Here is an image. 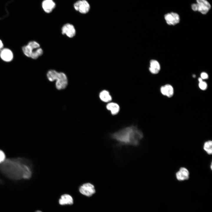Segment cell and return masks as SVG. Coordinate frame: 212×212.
Instances as JSON below:
<instances>
[{"label": "cell", "mask_w": 212, "mask_h": 212, "mask_svg": "<svg viewBox=\"0 0 212 212\" xmlns=\"http://www.w3.org/2000/svg\"><path fill=\"white\" fill-rule=\"evenodd\" d=\"M160 90L161 93L163 95L169 98L172 97L174 95V88L170 84H167L162 86Z\"/></svg>", "instance_id": "8fae6325"}, {"label": "cell", "mask_w": 212, "mask_h": 212, "mask_svg": "<svg viewBox=\"0 0 212 212\" xmlns=\"http://www.w3.org/2000/svg\"><path fill=\"white\" fill-rule=\"evenodd\" d=\"M79 190L81 194L88 197L92 196L96 192L94 185L89 183L83 184Z\"/></svg>", "instance_id": "277c9868"}, {"label": "cell", "mask_w": 212, "mask_h": 212, "mask_svg": "<svg viewBox=\"0 0 212 212\" xmlns=\"http://www.w3.org/2000/svg\"><path fill=\"white\" fill-rule=\"evenodd\" d=\"M189 172L188 170L185 167L180 168L176 173L177 179L179 181H183L188 180L189 177Z\"/></svg>", "instance_id": "9c48e42d"}, {"label": "cell", "mask_w": 212, "mask_h": 212, "mask_svg": "<svg viewBox=\"0 0 212 212\" xmlns=\"http://www.w3.org/2000/svg\"><path fill=\"white\" fill-rule=\"evenodd\" d=\"M55 4L53 0H44L42 4V8L45 12L50 13L55 7Z\"/></svg>", "instance_id": "7c38bea8"}, {"label": "cell", "mask_w": 212, "mask_h": 212, "mask_svg": "<svg viewBox=\"0 0 212 212\" xmlns=\"http://www.w3.org/2000/svg\"><path fill=\"white\" fill-rule=\"evenodd\" d=\"M6 160V155L4 152L0 150V164L3 163Z\"/></svg>", "instance_id": "44dd1931"}, {"label": "cell", "mask_w": 212, "mask_h": 212, "mask_svg": "<svg viewBox=\"0 0 212 212\" xmlns=\"http://www.w3.org/2000/svg\"><path fill=\"white\" fill-rule=\"evenodd\" d=\"M99 97L100 100L105 102H108L111 100L112 97L109 92L104 90L100 92L99 94Z\"/></svg>", "instance_id": "2e32d148"}, {"label": "cell", "mask_w": 212, "mask_h": 212, "mask_svg": "<svg viewBox=\"0 0 212 212\" xmlns=\"http://www.w3.org/2000/svg\"><path fill=\"white\" fill-rule=\"evenodd\" d=\"M74 6L76 11L83 14L87 13L89 11L90 8L89 4L86 0H79L77 1L74 4Z\"/></svg>", "instance_id": "5b68a950"}, {"label": "cell", "mask_w": 212, "mask_h": 212, "mask_svg": "<svg viewBox=\"0 0 212 212\" xmlns=\"http://www.w3.org/2000/svg\"><path fill=\"white\" fill-rule=\"evenodd\" d=\"M106 108L110 110L111 113L113 115L117 114L120 111V107L119 105L115 102H110L106 106Z\"/></svg>", "instance_id": "9a60e30c"}, {"label": "cell", "mask_w": 212, "mask_h": 212, "mask_svg": "<svg viewBox=\"0 0 212 212\" xmlns=\"http://www.w3.org/2000/svg\"><path fill=\"white\" fill-rule=\"evenodd\" d=\"M0 57L2 60L5 62H9L13 59L12 52L8 48L2 49L1 50Z\"/></svg>", "instance_id": "30bf717a"}, {"label": "cell", "mask_w": 212, "mask_h": 212, "mask_svg": "<svg viewBox=\"0 0 212 212\" xmlns=\"http://www.w3.org/2000/svg\"><path fill=\"white\" fill-rule=\"evenodd\" d=\"M203 149L209 155L212 153V141L209 140L205 142L203 145Z\"/></svg>", "instance_id": "ac0fdd59"}, {"label": "cell", "mask_w": 212, "mask_h": 212, "mask_svg": "<svg viewBox=\"0 0 212 212\" xmlns=\"http://www.w3.org/2000/svg\"><path fill=\"white\" fill-rule=\"evenodd\" d=\"M160 69V64L157 61L154 59L150 60L149 70L152 73L154 74L158 73Z\"/></svg>", "instance_id": "4fadbf2b"}, {"label": "cell", "mask_w": 212, "mask_h": 212, "mask_svg": "<svg viewBox=\"0 0 212 212\" xmlns=\"http://www.w3.org/2000/svg\"><path fill=\"white\" fill-rule=\"evenodd\" d=\"M59 204L62 205H72L73 200L72 197L68 194H64L62 195L59 200Z\"/></svg>", "instance_id": "5bb4252c"}, {"label": "cell", "mask_w": 212, "mask_h": 212, "mask_svg": "<svg viewBox=\"0 0 212 212\" xmlns=\"http://www.w3.org/2000/svg\"><path fill=\"white\" fill-rule=\"evenodd\" d=\"M164 18L167 23L170 25H175L178 23L180 20L179 15L173 12L165 14Z\"/></svg>", "instance_id": "52a82bcc"}, {"label": "cell", "mask_w": 212, "mask_h": 212, "mask_svg": "<svg viewBox=\"0 0 212 212\" xmlns=\"http://www.w3.org/2000/svg\"><path fill=\"white\" fill-rule=\"evenodd\" d=\"M4 162L6 163L5 172L10 177L16 179H29L31 176L32 173L29 167L20 163L18 160H9Z\"/></svg>", "instance_id": "7a4b0ae2"}, {"label": "cell", "mask_w": 212, "mask_h": 212, "mask_svg": "<svg viewBox=\"0 0 212 212\" xmlns=\"http://www.w3.org/2000/svg\"><path fill=\"white\" fill-rule=\"evenodd\" d=\"M35 212H42V211H37Z\"/></svg>", "instance_id": "cb8c5ba5"}, {"label": "cell", "mask_w": 212, "mask_h": 212, "mask_svg": "<svg viewBox=\"0 0 212 212\" xmlns=\"http://www.w3.org/2000/svg\"><path fill=\"white\" fill-rule=\"evenodd\" d=\"M43 53L42 49L39 47L34 50L32 53L30 58L33 59H37Z\"/></svg>", "instance_id": "d6986e66"}, {"label": "cell", "mask_w": 212, "mask_h": 212, "mask_svg": "<svg viewBox=\"0 0 212 212\" xmlns=\"http://www.w3.org/2000/svg\"><path fill=\"white\" fill-rule=\"evenodd\" d=\"M56 80V87L58 90L64 89L67 85L68 80L67 77L63 72H59Z\"/></svg>", "instance_id": "8992f818"}, {"label": "cell", "mask_w": 212, "mask_h": 212, "mask_svg": "<svg viewBox=\"0 0 212 212\" xmlns=\"http://www.w3.org/2000/svg\"><path fill=\"white\" fill-rule=\"evenodd\" d=\"M193 77H196V75H193Z\"/></svg>", "instance_id": "d4e9b609"}, {"label": "cell", "mask_w": 212, "mask_h": 212, "mask_svg": "<svg viewBox=\"0 0 212 212\" xmlns=\"http://www.w3.org/2000/svg\"><path fill=\"white\" fill-rule=\"evenodd\" d=\"M111 138L118 142L119 145H139L143 137L141 131L136 126L131 125L123 128L110 135Z\"/></svg>", "instance_id": "6da1fadb"}, {"label": "cell", "mask_w": 212, "mask_h": 212, "mask_svg": "<svg viewBox=\"0 0 212 212\" xmlns=\"http://www.w3.org/2000/svg\"><path fill=\"white\" fill-rule=\"evenodd\" d=\"M3 44L2 41L0 39V50L2 49Z\"/></svg>", "instance_id": "603a6c76"}, {"label": "cell", "mask_w": 212, "mask_h": 212, "mask_svg": "<svg viewBox=\"0 0 212 212\" xmlns=\"http://www.w3.org/2000/svg\"><path fill=\"white\" fill-rule=\"evenodd\" d=\"M196 3L191 5L192 9L194 11H198L203 14H206L210 9L211 6L206 0H196Z\"/></svg>", "instance_id": "3957f363"}, {"label": "cell", "mask_w": 212, "mask_h": 212, "mask_svg": "<svg viewBox=\"0 0 212 212\" xmlns=\"http://www.w3.org/2000/svg\"><path fill=\"white\" fill-rule=\"evenodd\" d=\"M61 30L62 33L63 35L65 34L69 38H72L76 34L75 28L74 26L70 24L67 23L64 25Z\"/></svg>", "instance_id": "ba28073f"}, {"label": "cell", "mask_w": 212, "mask_h": 212, "mask_svg": "<svg viewBox=\"0 0 212 212\" xmlns=\"http://www.w3.org/2000/svg\"><path fill=\"white\" fill-rule=\"evenodd\" d=\"M58 73L59 72L54 70H50L47 72V78L49 81H53L56 80Z\"/></svg>", "instance_id": "e0dca14e"}, {"label": "cell", "mask_w": 212, "mask_h": 212, "mask_svg": "<svg viewBox=\"0 0 212 212\" xmlns=\"http://www.w3.org/2000/svg\"><path fill=\"white\" fill-rule=\"evenodd\" d=\"M208 74L205 72H202L201 74V78L202 80L207 79L208 78Z\"/></svg>", "instance_id": "7402d4cb"}, {"label": "cell", "mask_w": 212, "mask_h": 212, "mask_svg": "<svg viewBox=\"0 0 212 212\" xmlns=\"http://www.w3.org/2000/svg\"><path fill=\"white\" fill-rule=\"evenodd\" d=\"M199 81L198 86L199 88L203 90H206L208 87V85L206 82L203 81L201 77L198 79Z\"/></svg>", "instance_id": "ffe728a7"}]
</instances>
